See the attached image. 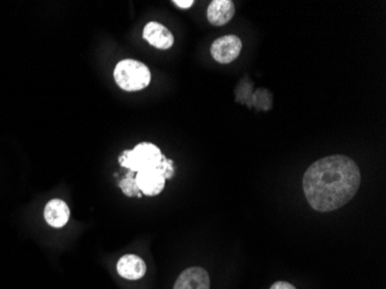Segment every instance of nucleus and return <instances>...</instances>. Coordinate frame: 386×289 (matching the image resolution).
I'll return each mask as SVG.
<instances>
[{
	"label": "nucleus",
	"mask_w": 386,
	"mask_h": 289,
	"mask_svg": "<svg viewBox=\"0 0 386 289\" xmlns=\"http://www.w3.org/2000/svg\"><path fill=\"white\" fill-rule=\"evenodd\" d=\"M361 185V172L345 155L318 160L308 168L303 190L308 203L318 212H332L354 198Z\"/></svg>",
	"instance_id": "1"
},
{
	"label": "nucleus",
	"mask_w": 386,
	"mask_h": 289,
	"mask_svg": "<svg viewBox=\"0 0 386 289\" xmlns=\"http://www.w3.org/2000/svg\"><path fill=\"white\" fill-rule=\"evenodd\" d=\"M116 83L127 92H136L151 83V71L145 64L134 59H124L115 69Z\"/></svg>",
	"instance_id": "2"
},
{
	"label": "nucleus",
	"mask_w": 386,
	"mask_h": 289,
	"mask_svg": "<svg viewBox=\"0 0 386 289\" xmlns=\"http://www.w3.org/2000/svg\"><path fill=\"white\" fill-rule=\"evenodd\" d=\"M161 151L151 143H141L132 151H125L119 158V163L130 172H141L146 169L158 168L162 163Z\"/></svg>",
	"instance_id": "3"
},
{
	"label": "nucleus",
	"mask_w": 386,
	"mask_h": 289,
	"mask_svg": "<svg viewBox=\"0 0 386 289\" xmlns=\"http://www.w3.org/2000/svg\"><path fill=\"white\" fill-rule=\"evenodd\" d=\"M172 176H174L172 161L163 156L158 168L146 169L138 172L136 183L145 196H158L165 189V179H169Z\"/></svg>",
	"instance_id": "4"
},
{
	"label": "nucleus",
	"mask_w": 386,
	"mask_h": 289,
	"mask_svg": "<svg viewBox=\"0 0 386 289\" xmlns=\"http://www.w3.org/2000/svg\"><path fill=\"white\" fill-rule=\"evenodd\" d=\"M242 50L241 38L236 35H226L213 42L211 54L220 64H229L240 56Z\"/></svg>",
	"instance_id": "5"
},
{
	"label": "nucleus",
	"mask_w": 386,
	"mask_h": 289,
	"mask_svg": "<svg viewBox=\"0 0 386 289\" xmlns=\"http://www.w3.org/2000/svg\"><path fill=\"white\" fill-rule=\"evenodd\" d=\"M144 40L148 42L149 45H153L154 48L160 49V50H167L170 49L174 45V35L171 34L167 27L161 25V23H148L145 25L143 33Z\"/></svg>",
	"instance_id": "6"
},
{
	"label": "nucleus",
	"mask_w": 386,
	"mask_h": 289,
	"mask_svg": "<svg viewBox=\"0 0 386 289\" xmlns=\"http://www.w3.org/2000/svg\"><path fill=\"white\" fill-rule=\"evenodd\" d=\"M209 276L201 267H190L182 272L175 283L174 289H209Z\"/></svg>",
	"instance_id": "7"
},
{
	"label": "nucleus",
	"mask_w": 386,
	"mask_h": 289,
	"mask_svg": "<svg viewBox=\"0 0 386 289\" xmlns=\"http://www.w3.org/2000/svg\"><path fill=\"white\" fill-rule=\"evenodd\" d=\"M147 271L145 261L136 254H125L118 261L117 272L127 280H139Z\"/></svg>",
	"instance_id": "8"
},
{
	"label": "nucleus",
	"mask_w": 386,
	"mask_h": 289,
	"mask_svg": "<svg viewBox=\"0 0 386 289\" xmlns=\"http://www.w3.org/2000/svg\"><path fill=\"white\" fill-rule=\"evenodd\" d=\"M235 14V5L231 0H213L207 8V19L213 25L228 23Z\"/></svg>",
	"instance_id": "9"
},
{
	"label": "nucleus",
	"mask_w": 386,
	"mask_h": 289,
	"mask_svg": "<svg viewBox=\"0 0 386 289\" xmlns=\"http://www.w3.org/2000/svg\"><path fill=\"white\" fill-rule=\"evenodd\" d=\"M45 218L51 227L62 228L70 219V208L65 201L52 199L45 206Z\"/></svg>",
	"instance_id": "10"
},
{
	"label": "nucleus",
	"mask_w": 386,
	"mask_h": 289,
	"mask_svg": "<svg viewBox=\"0 0 386 289\" xmlns=\"http://www.w3.org/2000/svg\"><path fill=\"white\" fill-rule=\"evenodd\" d=\"M133 172H129L125 177H124L123 181L119 183V187H121L122 191L124 194L129 196V197H141V194H140L139 188L136 183V177H133Z\"/></svg>",
	"instance_id": "11"
},
{
	"label": "nucleus",
	"mask_w": 386,
	"mask_h": 289,
	"mask_svg": "<svg viewBox=\"0 0 386 289\" xmlns=\"http://www.w3.org/2000/svg\"><path fill=\"white\" fill-rule=\"evenodd\" d=\"M269 289H296L291 283H286V281H276L273 283L272 287Z\"/></svg>",
	"instance_id": "12"
},
{
	"label": "nucleus",
	"mask_w": 386,
	"mask_h": 289,
	"mask_svg": "<svg viewBox=\"0 0 386 289\" xmlns=\"http://www.w3.org/2000/svg\"><path fill=\"white\" fill-rule=\"evenodd\" d=\"M174 4L181 8H190L194 1L193 0H175Z\"/></svg>",
	"instance_id": "13"
}]
</instances>
